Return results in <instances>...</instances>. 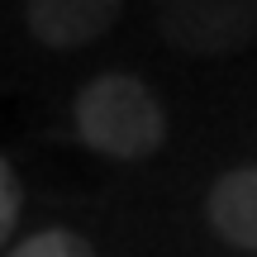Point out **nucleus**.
I'll return each mask as SVG.
<instances>
[{"instance_id":"obj_5","label":"nucleus","mask_w":257,"mask_h":257,"mask_svg":"<svg viewBox=\"0 0 257 257\" xmlns=\"http://www.w3.org/2000/svg\"><path fill=\"white\" fill-rule=\"evenodd\" d=\"M5 257H95V248L72 229H43V233H34V238H24Z\"/></svg>"},{"instance_id":"obj_3","label":"nucleus","mask_w":257,"mask_h":257,"mask_svg":"<svg viewBox=\"0 0 257 257\" xmlns=\"http://www.w3.org/2000/svg\"><path fill=\"white\" fill-rule=\"evenodd\" d=\"M124 15V0H24V24L43 48L76 53L105 38Z\"/></svg>"},{"instance_id":"obj_4","label":"nucleus","mask_w":257,"mask_h":257,"mask_svg":"<svg viewBox=\"0 0 257 257\" xmlns=\"http://www.w3.org/2000/svg\"><path fill=\"white\" fill-rule=\"evenodd\" d=\"M205 219L229 248L257 252V167H233L210 186Z\"/></svg>"},{"instance_id":"obj_1","label":"nucleus","mask_w":257,"mask_h":257,"mask_svg":"<svg viewBox=\"0 0 257 257\" xmlns=\"http://www.w3.org/2000/svg\"><path fill=\"white\" fill-rule=\"evenodd\" d=\"M72 119H76L81 143L100 157H114V162L153 157L167 143L162 100L153 95V86H143L128 72H105L95 81H86L76 91Z\"/></svg>"},{"instance_id":"obj_6","label":"nucleus","mask_w":257,"mask_h":257,"mask_svg":"<svg viewBox=\"0 0 257 257\" xmlns=\"http://www.w3.org/2000/svg\"><path fill=\"white\" fill-rule=\"evenodd\" d=\"M19 205H24V186H19L15 167L0 157V248H5V238L15 233V224H19Z\"/></svg>"},{"instance_id":"obj_2","label":"nucleus","mask_w":257,"mask_h":257,"mask_svg":"<svg viewBox=\"0 0 257 257\" xmlns=\"http://www.w3.org/2000/svg\"><path fill=\"white\" fill-rule=\"evenodd\" d=\"M153 24L186 57H229L257 38V0H153Z\"/></svg>"}]
</instances>
